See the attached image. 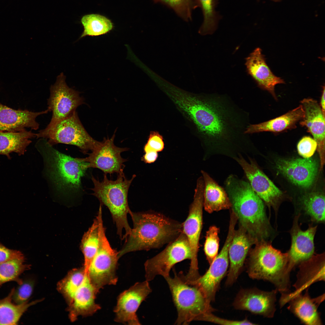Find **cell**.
<instances>
[{
    "label": "cell",
    "instance_id": "cell-45",
    "mask_svg": "<svg viewBox=\"0 0 325 325\" xmlns=\"http://www.w3.org/2000/svg\"><path fill=\"white\" fill-rule=\"evenodd\" d=\"M325 86H323L322 95L320 101V105L321 110L323 113L325 114Z\"/></svg>",
    "mask_w": 325,
    "mask_h": 325
},
{
    "label": "cell",
    "instance_id": "cell-44",
    "mask_svg": "<svg viewBox=\"0 0 325 325\" xmlns=\"http://www.w3.org/2000/svg\"><path fill=\"white\" fill-rule=\"evenodd\" d=\"M145 154L142 157V160L146 163H150L155 162L158 157L157 152L152 150L145 151Z\"/></svg>",
    "mask_w": 325,
    "mask_h": 325
},
{
    "label": "cell",
    "instance_id": "cell-16",
    "mask_svg": "<svg viewBox=\"0 0 325 325\" xmlns=\"http://www.w3.org/2000/svg\"><path fill=\"white\" fill-rule=\"evenodd\" d=\"M278 291L276 289L271 291L256 288L241 289L237 294L233 306L237 310L272 318L276 310L275 303Z\"/></svg>",
    "mask_w": 325,
    "mask_h": 325
},
{
    "label": "cell",
    "instance_id": "cell-1",
    "mask_svg": "<svg viewBox=\"0 0 325 325\" xmlns=\"http://www.w3.org/2000/svg\"><path fill=\"white\" fill-rule=\"evenodd\" d=\"M203 97L188 95L180 108L195 124L204 149V160L221 155L234 159L239 154L255 153L249 134L248 113L228 97L212 94Z\"/></svg>",
    "mask_w": 325,
    "mask_h": 325
},
{
    "label": "cell",
    "instance_id": "cell-32",
    "mask_svg": "<svg viewBox=\"0 0 325 325\" xmlns=\"http://www.w3.org/2000/svg\"><path fill=\"white\" fill-rule=\"evenodd\" d=\"M81 22L84 28L80 38L86 36H98L106 34L113 28L111 20L104 16L91 14L83 16Z\"/></svg>",
    "mask_w": 325,
    "mask_h": 325
},
{
    "label": "cell",
    "instance_id": "cell-22",
    "mask_svg": "<svg viewBox=\"0 0 325 325\" xmlns=\"http://www.w3.org/2000/svg\"><path fill=\"white\" fill-rule=\"evenodd\" d=\"M297 280L293 286L294 291L283 294L281 297L284 303L294 296L308 289L317 282L325 280V253L313 255L308 259L299 264Z\"/></svg>",
    "mask_w": 325,
    "mask_h": 325
},
{
    "label": "cell",
    "instance_id": "cell-4",
    "mask_svg": "<svg viewBox=\"0 0 325 325\" xmlns=\"http://www.w3.org/2000/svg\"><path fill=\"white\" fill-rule=\"evenodd\" d=\"M249 253L246 270L250 278L271 283L281 294L290 292L287 252L282 253L262 240L255 244Z\"/></svg>",
    "mask_w": 325,
    "mask_h": 325
},
{
    "label": "cell",
    "instance_id": "cell-14",
    "mask_svg": "<svg viewBox=\"0 0 325 325\" xmlns=\"http://www.w3.org/2000/svg\"><path fill=\"white\" fill-rule=\"evenodd\" d=\"M247 161L239 154L233 159L243 169L252 188L269 207L277 210L283 193L259 167L255 160L250 156H247Z\"/></svg>",
    "mask_w": 325,
    "mask_h": 325
},
{
    "label": "cell",
    "instance_id": "cell-34",
    "mask_svg": "<svg viewBox=\"0 0 325 325\" xmlns=\"http://www.w3.org/2000/svg\"><path fill=\"white\" fill-rule=\"evenodd\" d=\"M25 258H15L0 264V286L9 281H14L18 284L22 283L20 275L30 268L25 263Z\"/></svg>",
    "mask_w": 325,
    "mask_h": 325
},
{
    "label": "cell",
    "instance_id": "cell-41",
    "mask_svg": "<svg viewBox=\"0 0 325 325\" xmlns=\"http://www.w3.org/2000/svg\"><path fill=\"white\" fill-rule=\"evenodd\" d=\"M201 321H206L221 325H255L247 318L242 320H230L218 317L210 312L206 314Z\"/></svg>",
    "mask_w": 325,
    "mask_h": 325
},
{
    "label": "cell",
    "instance_id": "cell-35",
    "mask_svg": "<svg viewBox=\"0 0 325 325\" xmlns=\"http://www.w3.org/2000/svg\"><path fill=\"white\" fill-rule=\"evenodd\" d=\"M202 9L204 20L199 32L202 35L212 34L216 29L221 16L215 8L217 0H196Z\"/></svg>",
    "mask_w": 325,
    "mask_h": 325
},
{
    "label": "cell",
    "instance_id": "cell-17",
    "mask_svg": "<svg viewBox=\"0 0 325 325\" xmlns=\"http://www.w3.org/2000/svg\"><path fill=\"white\" fill-rule=\"evenodd\" d=\"M149 281L137 283L118 297L114 311L116 322L131 325L140 324L136 312L151 292Z\"/></svg>",
    "mask_w": 325,
    "mask_h": 325
},
{
    "label": "cell",
    "instance_id": "cell-13",
    "mask_svg": "<svg viewBox=\"0 0 325 325\" xmlns=\"http://www.w3.org/2000/svg\"><path fill=\"white\" fill-rule=\"evenodd\" d=\"M84 103V99L79 92L67 85L65 76L61 73L50 88L47 109L52 112V116L47 127H51L70 115Z\"/></svg>",
    "mask_w": 325,
    "mask_h": 325
},
{
    "label": "cell",
    "instance_id": "cell-42",
    "mask_svg": "<svg viewBox=\"0 0 325 325\" xmlns=\"http://www.w3.org/2000/svg\"><path fill=\"white\" fill-rule=\"evenodd\" d=\"M164 143L162 135L157 131L150 132L147 143L144 146V152L152 150L156 152L162 151L164 148Z\"/></svg>",
    "mask_w": 325,
    "mask_h": 325
},
{
    "label": "cell",
    "instance_id": "cell-11",
    "mask_svg": "<svg viewBox=\"0 0 325 325\" xmlns=\"http://www.w3.org/2000/svg\"><path fill=\"white\" fill-rule=\"evenodd\" d=\"M235 230L234 226H229L227 237L221 250L204 275L193 281L187 280L184 277L187 283L200 289L210 303L214 301L221 282L227 274L229 267V248Z\"/></svg>",
    "mask_w": 325,
    "mask_h": 325
},
{
    "label": "cell",
    "instance_id": "cell-36",
    "mask_svg": "<svg viewBox=\"0 0 325 325\" xmlns=\"http://www.w3.org/2000/svg\"><path fill=\"white\" fill-rule=\"evenodd\" d=\"M86 275L83 268L71 271L58 284V289L70 303L82 284Z\"/></svg>",
    "mask_w": 325,
    "mask_h": 325
},
{
    "label": "cell",
    "instance_id": "cell-23",
    "mask_svg": "<svg viewBox=\"0 0 325 325\" xmlns=\"http://www.w3.org/2000/svg\"><path fill=\"white\" fill-rule=\"evenodd\" d=\"M245 65L248 73L261 89L268 91L277 99L275 87L277 84L285 83L284 80L274 75L267 64L262 50L255 48L246 58Z\"/></svg>",
    "mask_w": 325,
    "mask_h": 325
},
{
    "label": "cell",
    "instance_id": "cell-43",
    "mask_svg": "<svg viewBox=\"0 0 325 325\" xmlns=\"http://www.w3.org/2000/svg\"><path fill=\"white\" fill-rule=\"evenodd\" d=\"M24 258L20 251L9 249L0 243V264L14 259Z\"/></svg>",
    "mask_w": 325,
    "mask_h": 325
},
{
    "label": "cell",
    "instance_id": "cell-15",
    "mask_svg": "<svg viewBox=\"0 0 325 325\" xmlns=\"http://www.w3.org/2000/svg\"><path fill=\"white\" fill-rule=\"evenodd\" d=\"M115 136L114 133L110 138H104L102 141H99L88 157L79 158V159L88 162V168H97L104 174L111 175L123 172V164L127 160L122 158L121 154L128 148L116 146L114 143Z\"/></svg>",
    "mask_w": 325,
    "mask_h": 325
},
{
    "label": "cell",
    "instance_id": "cell-24",
    "mask_svg": "<svg viewBox=\"0 0 325 325\" xmlns=\"http://www.w3.org/2000/svg\"><path fill=\"white\" fill-rule=\"evenodd\" d=\"M48 112V109L38 112L15 110L0 103V132H18L26 128L37 130L39 125L36 118Z\"/></svg>",
    "mask_w": 325,
    "mask_h": 325
},
{
    "label": "cell",
    "instance_id": "cell-27",
    "mask_svg": "<svg viewBox=\"0 0 325 325\" xmlns=\"http://www.w3.org/2000/svg\"><path fill=\"white\" fill-rule=\"evenodd\" d=\"M204 182L203 207L207 212L230 209L231 205L224 188L206 172L201 171Z\"/></svg>",
    "mask_w": 325,
    "mask_h": 325
},
{
    "label": "cell",
    "instance_id": "cell-29",
    "mask_svg": "<svg viewBox=\"0 0 325 325\" xmlns=\"http://www.w3.org/2000/svg\"><path fill=\"white\" fill-rule=\"evenodd\" d=\"M36 134L26 130L18 132H0V155L10 159L12 152L23 155Z\"/></svg>",
    "mask_w": 325,
    "mask_h": 325
},
{
    "label": "cell",
    "instance_id": "cell-3",
    "mask_svg": "<svg viewBox=\"0 0 325 325\" xmlns=\"http://www.w3.org/2000/svg\"><path fill=\"white\" fill-rule=\"evenodd\" d=\"M133 227L118 252L120 258L126 253L159 247L171 242L182 232V225L161 214L130 211Z\"/></svg>",
    "mask_w": 325,
    "mask_h": 325
},
{
    "label": "cell",
    "instance_id": "cell-31",
    "mask_svg": "<svg viewBox=\"0 0 325 325\" xmlns=\"http://www.w3.org/2000/svg\"><path fill=\"white\" fill-rule=\"evenodd\" d=\"M15 288L11 290L8 296L0 299V325H17L23 314L31 306L41 301H27L21 304L12 302V296Z\"/></svg>",
    "mask_w": 325,
    "mask_h": 325
},
{
    "label": "cell",
    "instance_id": "cell-7",
    "mask_svg": "<svg viewBox=\"0 0 325 325\" xmlns=\"http://www.w3.org/2000/svg\"><path fill=\"white\" fill-rule=\"evenodd\" d=\"M173 277L169 276L165 278L177 311L175 324L187 325L193 321L201 320L206 314L215 311L200 289L185 281L183 272L175 271Z\"/></svg>",
    "mask_w": 325,
    "mask_h": 325
},
{
    "label": "cell",
    "instance_id": "cell-2",
    "mask_svg": "<svg viewBox=\"0 0 325 325\" xmlns=\"http://www.w3.org/2000/svg\"><path fill=\"white\" fill-rule=\"evenodd\" d=\"M224 186L231 204V209L239 224L258 242L266 240L272 228L263 201L248 181L231 174L224 180Z\"/></svg>",
    "mask_w": 325,
    "mask_h": 325
},
{
    "label": "cell",
    "instance_id": "cell-18",
    "mask_svg": "<svg viewBox=\"0 0 325 325\" xmlns=\"http://www.w3.org/2000/svg\"><path fill=\"white\" fill-rule=\"evenodd\" d=\"M275 167L279 173L292 183L299 186L308 188L317 175L318 164L312 158L277 159Z\"/></svg>",
    "mask_w": 325,
    "mask_h": 325
},
{
    "label": "cell",
    "instance_id": "cell-19",
    "mask_svg": "<svg viewBox=\"0 0 325 325\" xmlns=\"http://www.w3.org/2000/svg\"><path fill=\"white\" fill-rule=\"evenodd\" d=\"M300 215L299 214L295 216L290 231L291 245L287 252L290 273L296 265L308 259L314 254V239L317 226L310 225L306 230L302 231L298 224Z\"/></svg>",
    "mask_w": 325,
    "mask_h": 325
},
{
    "label": "cell",
    "instance_id": "cell-9",
    "mask_svg": "<svg viewBox=\"0 0 325 325\" xmlns=\"http://www.w3.org/2000/svg\"><path fill=\"white\" fill-rule=\"evenodd\" d=\"M100 242L97 252L89 267L88 276L97 290L106 285L116 284L118 252L110 246L103 222L100 223Z\"/></svg>",
    "mask_w": 325,
    "mask_h": 325
},
{
    "label": "cell",
    "instance_id": "cell-33",
    "mask_svg": "<svg viewBox=\"0 0 325 325\" xmlns=\"http://www.w3.org/2000/svg\"><path fill=\"white\" fill-rule=\"evenodd\" d=\"M302 204L306 214L313 221L323 223L325 221V197L320 193L313 192L303 196Z\"/></svg>",
    "mask_w": 325,
    "mask_h": 325
},
{
    "label": "cell",
    "instance_id": "cell-39",
    "mask_svg": "<svg viewBox=\"0 0 325 325\" xmlns=\"http://www.w3.org/2000/svg\"><path fill=\"white\" fill-rule=\"evenodd\" d=\"M19 285L16 289H14L12 296L13 302L18 305L28 301L32 294L34 283L31 279H26Z\"/></svg>",
    "mask_w": 325,
    "mask_h": 325
},
{
    "label": "cell",
    "instance_id": "cell-21",
    "mask_svg": "<svg viewBox=\"0 0 325 325\" xmlns=\"http://www.w3.org/2000/svg\"><path fill=\"white\" fill-rule=\"evenodd\" d=\"M301 103L304 111V116L299 123L301 125L306 128L317 143V149L321 170L325 163V114L315 100L305 98Z\"/></svg>",
    "mask_w": 325,
    "mask_h": 325
},
{
    "label": "cell",
    "instance_id": "cell-26",
    "mask_svg": "<svg viewBox=\"0 0 325 325\" xmlns=\"http://www.w3.org/2000/svg\"><path fill=\"white\" fill-rule=\"evenodd\" d=\"M98 292L86 275L82 284L69 303V316L72 321L76 320L79 315H91L101 308L95 302Z\"/></svg>",
    "mask_w": 325,
    "mask_h": 325
},
{
    "label": "cell",
    "instance_id": "cell-40",
    "mask_svg": "<svg viewBox=\"0 0 325 325\" xmlns=\"http://www.w3.org/2000/svg\"><path fill=\"white\" fill-rule=\"evenodd\" d=\"M316 141L309 136H305L298 143L297 150L299 154L304 158H310L317 149Z\"/></svg>",
    "mask_w": 325,
    "mask_h": 325
},
{
    "label": "cell",
    "instance_id": "cell-30",
    "mask_svg": "<svg viewBox=\"0 0 325 325\" xmlns=\"http://www.w3.org/2000/svg\"><path fill=\"white\" fill-rule=\"evenodd\" d=\"M102 211L100 206L97 216L91 226L84 234L82 240L81 249L84 259L83 269L85 275H88L89 267L96 254L100 242L99 218Z\"/></svg>",
    "mask_w": 325,
    "mask_h": 325
},
{
    "label": "cell",
    "instance_id": "cell-28",
    "mask_svg": "<svg viewBox=\"0 0 325 325\" xmlns=\"http://www.w3.org/2000/svg\"><path fill=\"white\" fill-rule=\"evenodd\" d=\"M304 116L301 104L296 108L277 118L260 123L250 124L245 133L250 134L264 132H279L296 128L297 123Z\"/></svg>",
    "mask_w": 325,
    "mask_h": 325
},
{
    "label": "cell",
    "instance_id": "cell-37",
    "mask_svg": "<svg viewBox=\"0 0 325 325\" xmlns=\"http://www.w3.org/2000/svg\"><path fill=\"white\" fill-rule=\"evenodd\" d=\"M172 8L179 17L186 21L191 20L193 10L199 7L196 0H153Z\"/></svg>",
    "mask_w": 325,
    "mask_h": 325
},
{
    "label": "cell",
    "instance_id": "cell-8",
    "mask_svg": "<svg viewBox=\"0 0 325 325\" xmlns=\"http://www.w3.org/2000/svg\"><path fill=\"white\" fill-rule=\"evenodd\" d=\"M36 134L37 138L46 139L52 146L58 144L73 145L85 154L89 151H92L99 142L86 131L76 111L53 126L39 130Z\"/></svg>",
    "mask_w": 325,
    "mask_h": 325
},
{
    "label": "cell",
    "instance_id": "cell-5",
    "mask_svg": "<svg viewBox=\"0 0 325 325\" xmlns=\"http://www.w3.org/2000/svg\"><path fill=\"white\" fill-rule=\"evenodd\" d=\"M116 180L108 179L107 174L100 181L93 176L91 180L94 187L91 189L92 194L99 200L101 205L108 208L116 224L117 232L122 240H126L130 234L132 228L127 220V215L130 210L128 203V189L135 175L130 179H127L123 172L118 174Z\"/></svg>",
    "mask_w": 325,
    "mask_h": 325
},
{
    "label": "cell",
    "instance_id": "cell-20",
    "mask_svg": "<svg viewBox=\"0 0 325 325\" xmlns=\"http://www.w3.org/2000/svg\"><path fill=\"white\" fill-rule=\"evenodd\" d=\"M258 242L239 224L235 230L230 244L229 252V267L225 284L232 285L243 270L248 253L252 246Z\"/></svg>",
    "mask_w": 325,
    "mask_h": 325
},
{
    "label": "cell",
    "instance_id": "cell-12",
    "mask_svg": "<svg viewBox=\"0 0 325 325\" xmlns=\"http://www.w3.org/2000/svg\"><path fill=\"white\" fill-rule=\"evenodd\" d=\"M204 188V181L201 176L197 180L193 200L188 216L182 224V232L187 238L191 252L192 258L188 273L192 275L199 274L197 255L203 224Z\"/></svg>",
    "mask_w": 325,
    "mask_h": 325
},
{
    "label": "cell",
    "instance_id": "cell-38",
    "mask_svg": "<svg viewBox=\"0 0 325 325\" xmlns=\"http://www.w3.org/2000/svg\"><path fill=\"white\" fill-rule=\"evenodd\" d=\"M219 229L215 226L210 227L206 232L204 245V251L206 259L210 265L218 255L219 239Z\"/></svg>",
    "mask_w": 325,
    "mask_h": 325
},
{
    "label": "cell",
    "instance_id": "cell-10",
    "mask_svg": "<svg viewBox=\"0 0 325 325\" xmlns=\"http://www.w3.org/2000/svg\"><path fill=\"white\" fill-rule=\"evenodd\" d=\"M192 254L186 237L182 232L163 251L144 263L146 280H153L160 275L164 278L169 276L170 270L176 263L186 259L190 260Z\"/></svg>",
    "mask_w": 325,
    "mask_h": 325
},
{
    "label": "cell",
    "instance_id": "cell-25",
    "mask_svg": "<svg viewBox=\"0 0 325 325\" xmlns=\"http://www.w3.org/2000/svg\"><path fill=\"white\" fill-rule=\"evenodd\" d=\"M325 294L314 298H311L308 292V288L305 294L301 293L290 299L287 308L301 321L306 325H322L320 313L318 308L324 300Z\"/></svg>",
    "mask_w": 325,
    "mask_h": 325
},
{
    "label": "cell",
    "instance_id": "cell-6",
    "mask_svg": "<svg viewBox=\"0 0 325 325\" xmlns=\"http://www.w3.org/2000/svg\"><path fill=\"white\" fill-rule=\"evenodd\" d=\"M36 145L44 156L49 174L57 188L64 191L79 190L88 163L59 152L44 138H40Z\"/></svg>",
    "mask_w": 325,
    "mask_h": 325
}]
</instances>
